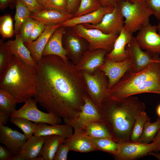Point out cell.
<instances>
[{
  "mask_svg": "<svg viewBox=\"0 0 160 160\" xmlns=\"http://www.w3.org/2000/svg\"><path fill=\"white\" fill-rule=\"evenodd\" d=\"M36 74L33 98L68 124L80 112L87 95L81 71L71 61L50 55L36 64Z\"/></svg>",
  "mask_w": 160,
  "mask_h": 160,
  "instance_id": "1",
  "label": "cell"
},
{
  "mask_svg": "<svg viewBox=\"0 0 160 160\" xmlns=\"http://www.w3.org/2000/svg\"><path fill=\"white\" fill-rule=\"evenodd\" d=\"M145 108V104L138 97L115 100L107 96L98 109L112 139L121 144L130 141L136 117Z\"/></svg>",
  "mask_w": 160,
  "mask_h": 160,
  "instance_id": "2",
  "label": "cell"
},
{
  "mask_svg": "<svg viewBox=\"0 0 160 160\" xmlns=\"http://www.w3.org/2000/svg\"><path fill=\"white\" fill-rule=\"evenodd\" d=\"M151 93L160 95V57L154 55L148 66L136 73L130 69L107 92V96L122 100L139 94Z\"/></svg>",
  "mask_w": 160,
  "mask_h": 160,
  "instance_id": "3",
  "label": "cell"
},
{
  "mask_svg": "<svg viewBox=\"0 0 160 160\" xmlns=\"http://www.w3.org/2000/svg\"><path fill=\"white\" fill-rule=\"evenodd\" d=\"M36 87V67L31 66L13 56L6 70L0 76V89L7 91L17 103L33 97Z\"/></svg>",
  "mask_w": 160,
  "mask_h": 160,
  "instance_id": "4",
  "label": "cell"
},
{
  "mask_svg": "<svg viewBox=\"0 0 160 160\" xmlns=\"http://www.w3.org/2000/svg\"><path fill=\"white\" fill-rule=\"evenodd\" d=\"M120 6L124 18V27L131 33L150 23V17L153 14L146 1L123 0Z\"/></svg>",
  "mask_w": 160,
  "mask_h": 160,
  "instance_id": "5",
  "label": "cell"
},
{
  "mask_svg": "<svg viewBox=\"0 0 160 160\" xmlns=\"http://www.w3.org/2000/svg\"><path fill=\"white\" fill-rule=\"evenodd\" d=\"M71 30L75 34L86 40L89 44V49H102L108 53L112 50L114 42L119 34H108L94 28H87L83 24L75 25Z\"/></svg>",
  "mask_w": 160,
  "mask_h": 160,
  "instance_id": "6",
  "label": "cell"
},
{
  "mask_svg": "<svg viewBox=\"0 0 160 160\" xmlns=\"http://www.w3.org/2000/svg\"><path fill=\"white\" fill-rule=\"evenodd\" d=\"M81 72L85 81L87 94L99 109L107 96L108 77L99 68L93 74L84 71Z\"/></svg>",
  "mask_w": 160,
  "mask_h": 160,
  "instance_id": "7",
  "label": "cell"
},
{
  "mask_svg": "<svg viewBox=\"0 0 160 160\" xmlns=\"http://www.w3.org/2000/svg\"><path fill=\"white\" fill-rule=\"evenodd\" d=\"M37 103L34 98H28L22 107L14 111L10 117L23 118L37 124L45 123L52 125L62 123L61 118L52 113H46L39 110L37 108Z\"/></svg>",
  "mask_w": 160,
  "mask_h": 160,
  "instance_id": "8",
  "label": "cell"
},
{
  "mask_svg": "<svg viewBox=\"0 0 160 160\" xmlns=\"http://www.w3.org/2000/svg\"><path fill=\"white\" fill-rule=\"evenodd\" d=\"M119 144V152L114 156L116 160H135L148 155L150 152L158 151V141L155 138L149 143L130 141Z\"/></svg>",
  "mask_w": 160,
  "mask_h": 160,
  "instance_id": "9",
  "label": "cell"
},
{
  "mask_svg": "<svg viewBox=\"0 0 160 160\" xmlns=\"http://www.w3.org/2000/svg\"><path fill=\"white\" fill-rule=\"evenodd\" d=\"M157 31V26L149 23L142 27L135 38L142 50L159 56L160 34Z\"/></svg>",
  "mask_w": 160,
  "mask_h": 160,
  "instance_id": "10",
  "label": "cell"
},
{
  "mask_svg": "<svg viewBox=\"0 0 160 160\" xmlns=\"http://www.w3.org/2000/svg\"><path fill=\"white\" fill-rule=\"evenodd\" d=\"M120 3L115 6L111 12L105 15L99 24H83L87 28L97 29L105 33L119 34L124 25V18L121 11Z\"/></svg>",
  "mask_w": 160,
  "mask_h": 160,
  "instance_id": "11",
  "label": "cell"
},
{
  "mask_svg": "<svg viewBox=\"0 0 160 160\" xmlns=\"http://www.w3.org/2000/svg\"><path fill=\"white\" fill-rule=\"evenodd\" d=\"M102 121L99 111L89 96L84 98V103L76 117L68 124L71 125L74 131H83L89 123Z\"/></svg>",
  "mask_w": 160,
  "mask_h": 160,
  "instance_id": "12",
  "label": "cell"
},
{
  "mask_svg": "<svg viewBox=\"0 0 160 160\" xmlns=\"http://www.w3.org/2000/svg\"><path fill=\"white\" fill-rule=\"evenodd\" d=\"M126 49L130 62V70L134 73L139 72L145 68L154 55L143 51L134 36L126 46Z\"/></svg>",
  "mask_w": 160,
  "mask_h": 160,
  "instance_id": "13",
  "label": "cell"
},
{
  "mask_svg": "<svg viewBox=\"0 0 160 160\" xmlns=\"http://www.w3.org/2000/svg\"><path fill=\"white\" fill-rule=\"evenodd\" d=\"M63 40L67 56L75 65L79 61L84 53L89 49V44L85 39L75 34L71 30L65 32Z\"/></svg>",
  "mask_w": 160,
  "mask_h": 160,
  "instance_id": "14",
  "label": "cell"
},
{
  "mask_svg": "<svg viewBox=\"0 0 160 160\" xmlns=\"http://www.w3.org/2000/svg\"><path fill=\"white\" fill-rule=\"evenodd\" d=\"M108 52L102 49H88L83 54L79 62L75 65L76 69L90 74H93L105 62Z\"/></svg>",
  "mask_w": 160,
  "mask_h": 160,
  "instance_id": "15",
  "label": "cell"
},
{
  "mask_svg": "<svg viewBox=\"0 0 160 160\" xmlns=\"http://www.w3.org/2000/svg\"><path fill=\"white\" fill-rule=\"evenodd\" d=\"M27 140L24 134L0 125V143L9 150L12 157L18 154Z\"/></svg>",
  "mask_w": 160,
  "mask_h": 160,
  "instance_id": "16",
  "label": "cell"
},
{
  "mask_svg": "<svg viewBox=\"0 0 160 160\" xmlns=\"http://www.w3.org/2000/svg\"><path fill=\"white\" fill-rule=\"evenodd\" d=\"M46 136L33 135L28 139L23 146L17 155L12 160H44L39 156Z\"/></svg>",
  "mask_w": 160,
  "mask_h": 160,
  "instance_id": "17",
  "label": "cell"
},
{
  "mask_svg": "<svg viewBox=\"0 0 160 160\" xmlns=\"http://www.w3.org/2000/svg\"><path fill=\"white\" fill-rule=\"evenodd\" d=\"M130 68L129 59L119 62L105 59L104 64L99 68L108 77V90L117 83L125 73L130 69Z\"/></svg>",
  "mask_w": 160,
  "mask_h": 160,
  "instance_id": "18",
  "label": "cell"
},
{
  "mask_svg": "<svg viewBox=\"0 0 160 160\" xmlns=\"http://www.w3.org/2000/svg\"><path fill=\"white\" fill-rule=\"evenodd\" d=\"M133 37V33L123 27L114 42L112 50L106 55L105 59L119 62L128 59L126 47Z\"/></svg>",
  "mask_w": 160,
  "mask_h": 160,
  "instance_id": "19",
  "label": "cell"
},
{
  "mask_svg": "<svg viewBox=\"0 0 160 160\" xmlns=\"http://www.w3.org/2000/svg\"><path fill=\"white\" fill-rule=\"evenodd\" d=\"M60 27V24L47 25L44 32L36 40L24 43L36 64L41 59L43 50L49 39Z\"/></svg>",
  "mask_w": 160,
  "mask_h": 160,
  "instance_id": "20",
  "label": "cell"
},
{
  "mask_svg": "<svg viewBox=\"0 0 160 160\" xmlns=\"http://www.w3.org/2000/svg\"><path fill=\"white\" fill-rule=\"evenodd\" d=\"M46 25L59 24L73 17V14L51 8H45L29 16Z\"/></svg>",
  "mask_w": 160,
  "mask_h": 160,
  "instance_id": "21",
  "label": "cell"
},
{
  "mask_svg": "<svg viewBox=\"0 0 160 160\" xmlns=\"http://www.w3.org/2000/svg\"><path fill=\"white\" fill-rule=\"evenodd\" d=\"M114 7L112 6H103L97 10L80 17H73L60 24L61 27L64 28H71L80 24L96 25L101 22L105 15L111 12Z\"/></svg>",
  "mask_w": 160,
  "mask_h": 160,
  "instance_id": "22",
  "label": "cell"
},
{
  "mask_svg": "<svg viewBox=\"0 0 160 160\" xmlns=\"http://www.w3.org/2000/svg\"><path fill=\"white\" fill-rule=\"evenodd\" d=\"M65 32V28L60 27L53 33L44 49L42 56L54 55L59 56L65 60H69L63 44V37Z\"/></svg>",
  "mask_w": 160,
  "mask_h": 160,
  "instance_id": "23",
  "label": "cell"
},
{
  "mask_svg": "<svg viewBox=\"0 0 160 160\" xmlns=\"http://www.w3.org/2000/svg\"><path fill=\"white\" fill-rule=\"evenodd\" d=\"M63 143L70 151L87 153L97 151L91 139L84 134L83 131H74L70 137L65 139Z\"/></svg>",
  "mask_w": 160,
  "mask_h": 160,
  "instance_id": "24",
  "label": "cell"
},
{
  "mask_svg": "<svg viewBox=\"0 0 160 160\" xmlns=\"http://www.w3.org/2000/svg\"><path fill=\"white\" fill-rule=\"evenodd\" d=\"M73 132V129L70 125L65 124L49 125L45 123H39L37 124L34 135L38 136L56 135L66 139Z\"/></svg>",
  "mask_w": 160,
  "mask_h": 160,
  "instance_id": "25",
  "label": "cell"
},
{
  "mask_svg": "<svg viewBox=\"0 0 160 160\" xmlns=\"http://www.w3.org/2000/svg\"><path fill=\"white\" fill-rule=\"evenodd\" d=\"M16 34L14 40H9L5 44L13 56L17 57L28 65L36 67L34 61L29 51L25 46L18 33Z\"/></svg>",
  "mask_w": 160,
  "mask_h": 160,
  "instance_id": "26",
  "label": "cell"
},
{
  "mask_svg": "<svg viewBox=\"0 0 160 160\" xmlns=\"http://www.w3.org/2000/svg\"><path fill=\"white\" fill-rule=\"evenodd\" d=\"M65 139L58 135L47 136L39 156H42L44 160H53L58 147Z\"/></svg>",
  "mask_w": 160,
  "mask_h": 160,
  "instance_id": "27",
  "label": "cell"
},
{
  "mask_svg": "<svg viewBox=\"0 0 160 160\" xmlns=\"http://www.w3.org/2000/svg\"><path fill=\"white\" fill-rule=\"evenodd\" d=\"M84 133L91 139L108 138L112 139L107 128L102 121L89 123L84 127Z\"/></svg>",
  "mask_w": 160,
  "mask_h": 160,
  "instance_id": "28",
  "label": "cell"
},
{
  "mask_svg": "<svg viewBox=\"0 0 160 160\" xmlns=\"http://www.w3.org/2000/svg\"><path fill=\"white\" fill-rule=\"evenodd\" d=\"M97 151L99 150L116 156L118 153L120 144L108 138L91 139Z\"/></svg>",
  "mask_w": 160,
  "mask_h": 160,
  "instance_id": "29",
  "label": "cell"
},
{
  "mask_svg": "<svg viewBox=\"0 0 160 160\" xmlns=\"http://www.w3.org/2000/svg\"><path fill=\"white\" fill-rule=\"evenodd\" d=\"M160 130V117L158 116L154 122L149 121L145 123L142 134L137 142L144 143H151Z\"/></svg>",
  "mask_w": 160,
  "mask_h": 160,
  "instance_id": "30",
  "label": "cell"
},
{
  "mask_svg": "<svg viewBox=\"0 0 160 160\" xmlns=\"http://www.w3.org/2000/svg\"><path fill=\"white\" fill-rule=\"evenodd\" d=\"M149 121H150V119L145 111L137 115L132 128L130 141L138 142L142 134L145 123Z\"/></svg>",
  "mask_w": 160,
  "mask_h": 160,
  "instance_id": "31",
  "label": "cell"
},
{
  "mask_svg": "<svg viewBox=\"0 0 160 160\" xmlns=\"http://www.w3.org/2000/svg\"><path fill=\"white\" fill-rule=\"evenodd\" d=\"M15 13V33L19 32L22 24L29 17L31 12L20 0H16Z\"/></svg>",
  "mask_w": 160,
  "mask_h": 160,
  "instance_id": "32",
  "label": "cell"
},
{
  "mask_svg": "<svg viewBox=\"0 0 160 160\" xmlns=\"http://www.w3.org/2000/svg\"><path fill=\"white\" fill-rule=\"evenodd\" d=\"M17 103L14 97L7 91L0 89V111L10 116L15 110Z\"/></svg>",
  "mask_w": 160,
  "mask_h": 160,
  "instance_id": "33",
  "label": "cell"
},
{
  "mask_svg": "<svg viewBox=\"0 0 160 160\" xmlns=\"http://www.w3.org/2000/svg\"><path fill=\"white\" fill-rule=\"evenodd\" d=\"M9 121L23 131L28 139L31 137L34 134L37 125L36 123L21 118L10 117Z\"/></svg>",
  "mask_w": 160,
  "mask_h": 160,
  "instance_id": "34",
  "label": "cell"
},
{
  "mask_svg": "<svg viewBox=\"0 0 160 160\" xmlns=\"http://www.w3.org/2000/svg\"><path fill=\"white\" fill-rule=\"evenodd\" d=\"M102 7L99 0H81L78 8L73 14V17L94 12Z\"/></svg>",
  "mask_w": 160,
  "mask_h": 160,
  "instance_id": "35",
  "label": "cell"
},
{
  "mask_svg": "<svg viewBox=\"0 0 160 160\" xmlns=\"http://www.w3.org/2000/svg\"><path fill=\"white\" fill-rule=\"evenodd\" d=\"M0 33L4 38H10L14 34L13 20L10 15H6L0 17Z\"/></svg>",
  "mask_w": 160,
  "mask_h": 160,
  "instance_id": "36",
  "label": "cell"
},
{
  "mask_svg": "<svg viewBox=\"0 0 160 160\" xmlns=\"http://www.w3.org/2000/svg\"><path fill=\"white\" fill-rule=\"evenodd\" d=\"M13 55L2 40L0 41V76L4 72Z\"/></svg>",
  "mask_w": 160,
  "mask_h": 160,
  "instance_id": "37",
  "label": "cell"
},
{
  "mask_svg": "<svg viewBox=\"0 0 160 160\" xmlns=\"http://www.w3.org/2000/svg\"><path fill=\"white\" fill-rule=\"evenodd\" d=\"M37 20L29 17L21 25L18 33L24 43L28 42Z\"/></svg>",
  "mask_w": 160,
  "mask_h": 160,
  "instance_id": "38",
  "label": "cell"
},
{
  "mask_svg": "<svg viewBox=\"0 0 160 160\" xmlns=\"http://www.w3.org/2000/svg\"><path fill=\"white\" fill-rule=\"evenodd\" d=\"M68 0H49L45 7L51 8L67 12Z\"/></svg>",
  "mask_w": 160,
  "mask_h": 160,
  "instance_id": "39",
  "label": "cell"
},
{
  "mask_svg": "<svg viewBox=\"0 0 160 160\" xmlns=\"http://www.w3.org/2000/svg\"><path fill=\"white\" fill-rule=\"evenodd\" d=\"M46 26L43 23L37 21L29 36L28 42L36 40L44 32Z\"/></svg>",
  "mask_w": 160,
  "mask_h": 160,
  "instance_id": "40",
  "label": "cell"
},
{
  "mask_svg": "<svg viewBox=\"0 0 160 160\" xmlns=\"http://www.w3.org/2000/svg\"><path fill=\"white\" fill-rule=\"evenodd\" d=\"M70 150L66 144L62 143L58 147L54 155L53 160H66Z\"/></svg>",
  "mask_w": 160,
  "mask_h": 160,
  "instance_id": "41",
  "label": "cell"
},
{
  "mask_svg": "<svg viewBox=\"0 0 160 160\" xmlns=\"http://www.w3.org/2000/svg\"><path fill=\"white\" fill-rule=\"evenodd\" d=\"M31 13H35L46 8L41 5L37 0H20Z\"/></svg>",
  "mask_w": 160,
  "mask_h": 160,
  "instance_id": "42",
  "label": "cell"
},
{
  "mask_svg": "<svg viewBox=\"0 0 160 160\" xmlns=\"http://www.w3.org/2000/svg\"><path fill=\"white\" fill-rule=\"evenodd\" d=\"M146 2L153 15L159 20H160V0H147Z\"/></svg>",
  "mask_w": 160,
  "mask_h": 160,
  "instance_id": "43",
  "label": "cell"
},
{
  "mask_svg": "<svg viewBox=\"0 0 160 160\" xmlns=\"http://www.w3.org/2000/svg\"><path fill=\"white\" fill-rule=\"evenodd\" d=\"M81 0H68L67 12L73 14L78 8Z\"/></svg>",
  "mask_w": 160,
  "mask_h": 160,
  "instance_id": "44",
  "label": "cell"
},
{
  "mask_svg": "<svg viewBox=\"0 0 160 160\" xmlns=\"http://www.w3.org/2000/svg\"><path fill=\"white\" fill-rule=\"evenodd\" d=\"M12 156L6 147L0 145V160H11Z\"/></svg>",
  "mask_w": 160,
  "mask_h": 160,
  "instance_id": "45",
  "label": "cell"
},
{
  "mask_svg": "<svg viewBox=\"0 0 160 160\" xmlns=\"http://www.w3.org/2000/svg\"><path fill=\"white\" fill-rule=\"evenodd\" d=\"M102 6H112L119 4L123 0H99Z\"/></svg>",
  "mask_w": 160,
  "mask_h": 160,
  "instance_id": "46",
  "label": "cell"
},
{
  "mask_svg": "<svg viewBox=\"0 0 160 160\" xmlns=\"http://www.w3.org/2000/svg\"><path fill=\"white\" fill-rule=\"evenodd\" d=\"M10 116L5 112L0 111V125L5 126L9 119Z\"/></svg>",
  "mask_w": 160,
  "mask_h": 160,
  "instance_id": "47",
  "label": "cell"
},
{
  "mask_svg": "<svg viewBox=\"0 0 160 160\" xmlns=\"http://www.w3.org/2000/svg\"><path fill=\"white\" fill-rule=\"evenodd\" d=\"M14 0H0V7L4 9L8 7Z\"/></svg>",
  "mask_w": 160,
  "mask_h": 160,
  "instance_id": "48",
  "label": "cell"
},
{
  "mask_svg": "<svg viewBox=\"0 0 160 160\" xmlns=\"http://www.w3.org/2000/svg\"><path fill=\"white\" fill-rule=\"evenodd\" d=\"M148 155H151L156 157L159 160H160V153L152 151L149 153Z\"/></svg>",
  "mask_w": 160,
  "mask_h": 160,
  "instance_id": "49",
  "label": "cell"
},
{
  "mask_svg": "<svg viewBox=\"0 0 160 160\" xmlns=\"http://www.w3.org/2000/svg\"><path fill=\"white\" fill-rule=\"evenodd\" d=\"M154 138L156 139L158 141L159 144L158 151H160V130Z\"/></svg>",
  "mask_w": 160,
  "mask_h": 160,
  "instance_id": "50",
  "label": "cell"
},
{
  "mask_svg": "<svg viewBox=\"0 0 160 160\" xmlns=\"http://www.w3.org/2000/svg\"><path fill=\"white\" fill-rule=\"evenodd\" d=\"M49 0H37L38 3L41 5L45 7Z\"/></svg>",
  "mask_w": 160,
  "mask_h": 160,
  "instance_id": "51",
  "label": "cell"
},
{
  "mask_svg": "<svg viewBox=\"0 0 160 160\" xmlns=\"http://www.w3.org/2000/svg\"><path fill=\"white\" fill-rule=\"evenodd\" d=\"M156 113L158 116L160 117V104L158 105L156 108Z\"/></svg>",
  "mask_w": 160,
  "mask_h": 160,
  "instance_id": "52",
  "label": "cell"
},
{
  "mask_svg": "<svg viewBox=\"0 0 160 160\" xmlns=\"http://www.w3.org/2000/svg\"><path fill=\"white\" fill-rule=\"evenodd\" d=\"M157 26V31L159 32V33L160 34V20H159V23Z\"/></svg>",
  "mask_w": 160,
  "mask_h": 160,
  "instance_id": "53",
  "label": "cell"
},
{
  "mask_svg": "<svg viewBox=\"0 0 160 160\" xmlns=\"http://www.w3.org/2000/svg\"><path fill=\"white\" fill-rule=\"evenodd\" d=\"M129 1H134V0H140V1H145L146 2V1L147 0H128Z\"/></svg>",
  "mask_w": 160,
  "mask_h": 160,
  "instance_id": "54",
  "label": "cell"
}]
</instances>
